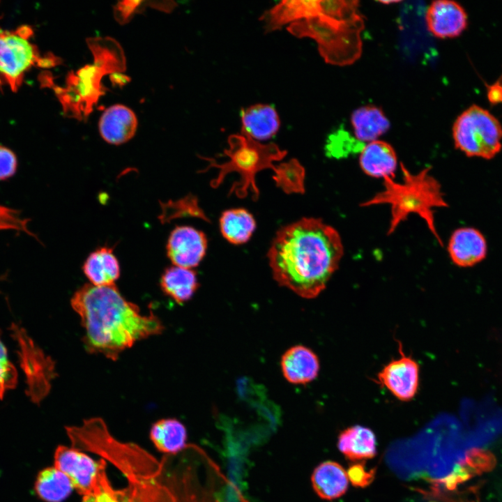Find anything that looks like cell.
<instances>
[{
	"instance_id": "cell-1",
	"label": "cell",
	"mask_w": 502,
	"mask_h": 502,
	"mask_svg": "<svg viewBox=\"0 0 502 502\" xmlns=\"http://www.w3.org/2000/svg\"><path fill=\"white\" fill-rule=\"evenodd\" d=\"M343 254L342 241L334 227L321 218H303L277 231L268 259L280 285L313 298L325 289Z\"/></svg>"
},
{
	"instance_id": "cell-2",
	"label": "cell",
	"mask_w": 502,
	"mask_h": 502,
	"mask_svg": "<svg viewBox=\"0 0 502 502\" xmlns=\"http://www.w3.org/2000/svg\"><path fill=\"white\" fill-rule=\"evenodd\" d=\"M70 303L84 328L86 349L112 360L137 342L159 335L165 328L153 312L142 314L137 305L122 296L115 284H84L75 292Z\"/></svg>"
},
{
	"instance_id": "cell-3",
	"label": "cell",
	"mask_w": 502,
	"mask_h": 502,
	"mask_svg": "<svg viewBox=\"0 0 502 502\" xmlns=\"http://www.w3.org/2000/svg\"><path fill=\"white\" fill-rule=\"evenodd\" d=\"M364 25L358 1H319L315 15L291 23L287 31L297 38L315 40L326 63L342 66L361 56Z\"/></svg>"
},
{
	"instance_id": "cell-4",
	"label": "cell",
	"mask_w": 502,
	"mask_h": 502,
	"mask_svg": "<svg viewBox=\"0 0 502 502\" xmlns=\"http://www.w3.org/2000/svg\"><path fill=\"white\" fill-rule=\"evenodd\" d=\"M87 44L93 55V63L76 73L70 72L65 87L56 85L48 72L39 75L44 87L51 88L61 104L63 113L79 120L86 119L105 90L102 78L107 74L126 70V57L120 44L110 37L88 38Z\"/></svg>"
},
{
	"instance_id": "cell-5",
	"label": "cell",
	"mask_w": 502,
	"mask_h": 502,
	"mask_svg": "<svg viewBox=\"0 0 502 502\" xmlns=\"http://www.w3.org/2000/svg\"><path fill=\"white\" fill-rule=\"evenodd\" d=\"M403 178L402 182L395 178L383 179V188L372 198L362 204L363 206L388 204L390 206V222L388 234H392L397 226L411 214L423 219L436 240L442 241L436 231L434 209L446 207L440 183L429 173L430 168L423 169L416 174L411 173L401 164Z\"/></svg>"
},
{
	"instance_id": "cell-6",
	"label": "cell",
	"mask_w": 502,
	"mask_h": 502,
	"mask_svg": "<svg viewBox=\"0 0 502 502\" xmlns=\"http://www.w3.org/2000/svg\"><path fill=\"white\" fill-rule=\"evenodd\" d=\"M33 36V30L28 25L11 30L0 26V87L6 84L17 91L31 68H52L61 63V59L52 53L41 55L31 42Z\"/></svg>"
},
{
	"instance_id": "cell-7",
	"label": "cell",
	"mask_w": 502,
	"mask_h": 502,
	"mask_svg": "<svg viewBox=\"0 0 502 502\" xmlns=\"http://www.w3.org/2000/svg\"><path fill=\"white\" fill-rule=\"evenodd\" d=\"M455 147L470 157L491 159L502 146V126L487 109L473 105L462 112L452 126Z\"/></svg>"
},
{
	"instance_id": "cell-8",
	"label": "cell",
	"mask_w": 502,
	"mask_h": 502,
	"mask_svg": "<svg viewBox=\"0 0 502 502\" xmlns=\"http://www.w3.org/2000/svg\"><path fill=\"white\" fill-rule=\"evenodd\" d=\"M10 330L18 346L20 364L26 377V395L33 402L39 404L48 395L51 382L56 376L54 362L20 325L13 323Z\"/></svg>"
},
{
	"instance_id": "cell-9",
	"label": "cell",
	"mask_w": 502,
	"mask_h": 502,
	"mask_svg": "<svg viewBox=\"0 0 502 502\" xmlns=\"http://www.w3.org/2000/svg\"><path fill=\"white\" fill-rule=\"evenodd\" d=\"M229 149L225 153L229 160L220 167L227 170L252 174L268 167L273 160L282 159L286 151L274 144L264 145L243 135L229 137Z\"/></svg>"
},
{
	"instance_id": "cell-10",
	"label": "cell",
	"mask_w": 502,
	"mask_h": 502,
	"mask_svg": "<svg viewBox=\"0 0 502 502\" xmlns=\"http://www.w3.org/2000/svg\"><path fill=\"white\" fill-rule=\"evenodd\" d=\"M106 462L94 461L75 448L59 446L54 455V467L65 473L83 496L92 494L100 470Z\"/></svg>"
},
{
	"instance_id": "cell-11",
	"label": "cell",
	"mask_w": 502,
	"mask_h": 502,
	"mask_svg": "<svg viewBox=\"0 0 502 502\" xmlns=\"http://www.w3.org/2000/svg\"><path fill=\"white\" fill-rule=\"evenodd\" d=\"M398 358L392 360L377 374L376 381L393 395L407 402L416 395L419 386V365L411 356L405 355L399 342Z\"/></svg>"
},
{
	"instance_id": "cell-12",
	"label": "cell",
	"mask_w": 502,
	"mask_h": 502,
	"mask_svg": "<svg viewBox=\"0 0 502 502\" xmlns=\"http://www.w3.org/2000/svg\"><path fill=\"white\" fill-rule=\"evenodd\" d=\"M207 245L204 232L190 226H178L169 236L167 254L174 266L192 269L204 259Z\"/></svg>"
},
{
	"instance_id": "cell-13",
	"label": "cell",
	"mask_w": 502,
	"mask_h": 502,
	"mask_svg": "<svg viewBox=\"0 0 502 502\" xmlns=\"http://www.w3.org/2000/svg\"><path fill=\"white\" fill-rule=\"evenodd\" d=\"M428 31L439 38L459 36L466 28L467 15L461 5L449 0L433 1L425 13Z\"/></svg>"
},
{
	"instance_id": "cell-14",
	"label": "cell",
	"mask_w": 502,
	"mask_h": 502,
	"mask_svg": "<svg viewBox=\"0 0 502 502\" xmlns=\"http://www.w3.org/2000/svg\"><path fill=\"white\" fill-rule=\"evenodd\" d=\"M448 250L452 262L456 265L461 267L472 266L485 257L486 241L476 229L459 228L451 235Z\"/></svg>"
},
{
	"instance_id": "cell-15",
	"label": "cell",
	"mask_w": 502,
	"mask_h": 502,
	"mask_svg": "<svg viewBox=\"0 0 502 502\" xmlns=\"http://www.w3.org/2000/svg\"><path fill=\"white\" fill-rule=\"evenodd\" d=\"M137 119L130 108L115 105L102 114L99 130L102 137L108 143L119 145L130 140L135 135Z\"/></svg>"
},
{
	"instance_id": "cell-16",
	"label": "cell",
	"mask_w": 502,
	"mask_h": 502,
	"mask_svg": "<svg viewBox=\"0 0 502 502\" xmlns=\"http://www.w3.org/2000/svg\"><path fill=\"white\" fill-rule=\"evenodd\" d=\"M284 378L293 384H305L314 379L319 371L317 356L309 348L297 345L289 348L281 359Z\"/></svg>"
},
{
	"instance_id": "cell-17",
	"label": "cell",
	"mask_w": 502,
	"mask_h": 502,
	"mask_svg": "<svg viewBox=\"0 0 502 502\" xmlns=\"http://www.w3.org/2000/svg\"><path fill=\"white\" fill-rule=\"evenodd\" d=\"M359 164L363 172L374 178H395L397 157L393 147L382 140H374L360 151Z\"/></svg>"
},
{
	"instance_id": "cell-18",
	"label": "cell",
	"mask_w": 502,
	"mask_h": 502,
	"mask_svg": "<svg viewBox=\"0 0 502 502\" xmlns=\"http://www.w3.org/2000/svg\"><path fill=\"white\" fill-rule=\"evenodd\" d=\"M241 132L257 140H266L276 135L280 119L275 109L266 104H257L241 110Z\"/></svg>"
},
{
	"instance_id": "cell-19",
	"label": "cell",
	"mask_w": 502,
	"mask_h": 502,
	"mask_svg": "<svg viewBox=\"0 0 502 502\" xmlns=\"http://www.w3.org/2000/svg\"><path fill=\"white\" fill-rule=\"evenodd\" d=\"M311 481L317 494L325 500H332L343 495L347 489L349 478L347 471L338 463L326 461L313 471Z\"/></svg>"
},
{
	"instance_id": "cell-20",
	"label": "cell",
	"mask_w": 502,
	"mask_h": 502,
	"mask_svg": "<svg viewBox=\"0 0 502 502\" xmlns=\"http://www.w3.org/2000/svg\"><path fill=\"white\" fill-rule=\"evenodd\" d=\"M351 123L356 139L363 144L377 140L390 127L382 109L371 105L356 109L351 115Z\"/></svg>"
},
{
	"instance_id": "cell-21",
	"label": "cell",
	"mask_w": 502,
	"mask_h": 502,
	"mask_svg": "<svg viewBox=\"0 0 502 502\" xmlns=\"http://www.w3.org/2000/svg\"><path fill=\"white\" fill-rule=\"evenodd\" d=\"M83 272L91 284L96 286H111L120 275L119 261L108 247H101L91 252L82 266Z\"/></svg>"
},
{
	"instance_id": "cell-22",
	"label": "cell",
	"mask_w": 502,
	"mask_h": 502,
	"mask_svg": "<svg viewBox=\"0 0 502 502\" xmlns=\"http://www.w3.org/2000/svg\"><path fill=\"white\" fill-rule=\"evenodd\" d=\"M319 10V1L284 0L266 12L261 19L266 22V31H273L289 22L315 15Z\"/></svg>"
},
{
	"instance_id": "cell-23",
	"label": "cell",
	"mask_w": 502,
	"mask_h": 502,
	"mask_svg": "<svg viewBox=\"0 0 502 502\" xmlns=\"http://www.w3.org/2000/svg\"><path fill=\"white\" fill-rule=\"evenodd\" d=\"M339 450L353 461L370 459L375 456L376 437L365 427L355 425L342 431L338 438Z\"/></svg>"
},
{
	"instance_id": "cell-24",
	"label": "cell",
	"mask_w": 502,
	"mask_h": 502,
	"mask_svg": "<svg viewBox=\"0 0 502 502\" xmlns=\"http://www.w3.org/2000/svg\"><path fill=\"white\" fill-rule=\"evenodd\" d=\"M198 286L195 271L176 266L166 268L160 278L162 291L179 304L189 301Z\"/></svg>"
},
{
	"instance_id": "cell-25",
	"label": "cell",
	"mask_w": 502,
	"mask_h": 502,
	"mask_svg": "<svg viewBox=\"0 0 502 502\" xmlns=\"http://www.w3.org/2000/svg\"><path fill=\"white\" fill-rule=\"evenodd\" d=\"M220 229L222 236L230 243L241 245L250 239L256 229V221L246 209L231 208L222 213Z\"/></svg>"
},
{
	"instance_id": "cell-26",
	"label": "cell",
	"mask_w": 502,
	"mask_h": 502,
	"mask_svg": "<svg viewBox=\"0 0 502 502\" xmlns=\"http://www.w3.org/2000/svg\"><path fill=\"white\" fill-rule=\"evenodd\" d=\"M150 437L156 448L167 454H176L186 447L185 426L174 418L161 419L153 425Z\"/></svg>"
},
{
	"instance_id": "cell-27",
	"label": "cell",
	"mask_w": 502,
	"mask_h": 502,
	"mask_svg": "<svg viewBox=\"0 0 502 502\" xmlns=\"http://www.w3.org/2000/svg\"><path fill=\"white\" fill-rule=\"evenodd\" d=\"M74 488L70 478L55 467L41 471L35 483L38 495L47 502H61Z\"/></svg>"
},
{
	"instance_id": "cell-28",
	"label": "cell",
	"mask_w": 502,
	"mask_h": 502,
	"mask_svg": "<svg viewBox=\"0 0 502 502\" xmlns=\"http://www.w3.org/2000/svg\"><path fill=\"white\" fill-rule=\"evenodd\" d=\"M181 502H220V497L208 480L192 472L187 480Z\"/></svg>"
},
{
	"instance_id": "cell-29",
	"label": "cell",
	"mask_w": 502,
	"mask_h": 502,
	"mask_svg": "<svg viewBox=\"0 0 502 502\" xmlns=\"http://www.w3.org/2000/svg\"><path fill=\"white\" fill-rule=\"evenodd\" d=\"M17 382V370L8 360L7 349L1 340L0 331V400L3 399L6 390L15 387Z\"/></svg>"
},
{
	"instance_id": "cell-30",
	"label": "cell",
	"mask_w": 502,
	"mask_h": 502,
	"mask_svg": "<svg viewBox=\"0 0 502 502\" xmlns=\"http://www.w3.org/2000/svg\"><path fill=\"white\" fill-rule=\"evenodd\" d=\"M28 219L22 218L17 211L0 205V230L14 229L33 236L28 229Z\"/></svg>"
},
{
	"instance_id": "cell-31",
	"label": "cell",
	"mask_w": 502,
	"mask_h": 502,
	"mask_svg": "<svg viewBox=\"0 0 502 502\" xmlns=\"http://www.w3.org/2000/svg\"><path fill=\"white\" fill-rule=\"evenodd\" d=\"M347 473L353 485L364 487L369 485L374 480L375 469L366 471L364 464H356L350 466Z\"/></svg>"
},
{
	"instance_id": "cell-32",
	"label": "cell",
	"mask_w": 502,
	"mask_h": 502,
	"mask_svg": "<svg viewBox=\"0 0 502 502\" xmlns=\"http://www.w3.org/2000/svg\"><path fill=\"white\" fill-rule=\"evenodd\" d=\"M17 167L15 154L7 147L0 145V180L11 177L15 173Z\"/></svg>"
},
{
	"instance_id": "cell-33",
	"label": "cell",
	"mask_w": 502,
	"mask_h": 502,
	"mask_svg": "<svg viewBox=\"0 0 502 502\" xmlns=\"http://www.w3.org/2000/svg\"><path fill=\"white\" fill-rule=\"evenodd\" d=\"M143 3V1H123L118 2L114 8L115 18L118 22L123 24L128 22Z\"/></svg>"
},
{
	"instance_id": "cell-34",
	"label": "cell",
	"mask_w": 502,
	"mask_h": 502,
	"mask_svg": "<svg viewBox=\"0 0 502 502\" xmlns=\"http://www.w3.org/2000/svg\"><path fill=\"white\" fill-rule=\"evenodd\" d=\"M488 96L492 102H502V86L496 84L491 86Z\"/></svg>"
},
{
	"instance_id": "cell-35",
	"label": "cell",
	"mask_w": 502,
	"mask_h": 502,
	"mask_svg": "<svg viewBox=\"0 0 502 502\" xmlns=\"http://www.w3.org/2000/svg\"><path fill=\"white\" fill-rule=\"evenodd\" d=\"M110 79L113 84L122 86L130 81L128 76L121 72H116L110 75Z\"/></svg>"
}]
</instances>
